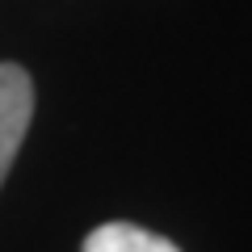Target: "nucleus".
<instances>
[{"instance_id":"1","label":"nucleus","mask_w":252,"mask_h":252,"mask_svg":"<svg viewBox=\"0 0 252 252\" xmlns=\"http://www.w3.org/2000/svg\"><path fill=\"white\" fill-rule=\"evenodd\" d=\"M34 118V80L17 63H0V185L9 177Z\"/></svg>"},{"instance_id":"2","label":"nucleus","mask_w":252,"mask_h":252,"mask_svg":"<svg viewBox=\"0 0 252 252\" xmlns=\"http://www.w3.org/2000/svg\"><path fill=\"white\" fill-rule=\"evenodd\" d=\"M84 252H181V248L135 223H101L97 231H89Z\"/></svg>"}]
</instances>
